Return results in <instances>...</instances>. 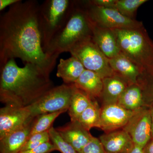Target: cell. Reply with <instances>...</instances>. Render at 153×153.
<instances>
[{"mask_svg":"<svg viewBox=\"0 0 153 153\" xmlns=\"http://www.w3.org/2000/svg\"><path fill=\"white\" fill-rule=\"evenodd\" d=\"M39 6L28 0L10 6L0 19V67L11 59L36 64L50 74L58 55L43 51L38 24Z\"/></svg>","mask_w":153,"mask_h":153,"instance_id":"obj_1","label":"cell"},{"mask_svg":"<svg viewBox=\"0 0 153 153\" xmlns=\"http://www.w3.org/2000/svg\"><path fill=\"white\" fill-rule=\"evenodd\" d=\"M0 68V100L6 105L30 106L54 87L50 74L36 64L21 68L11 59Z\"/></svg>","mask_w":153,"mask_h":153,"instance_id":"obj_2","label":"cell"},{"mask_svg":"<svg viewBox=\"0 0 153 153\" xmlns=\"http://www.w3.org/2000/svg\"><path fill=\"white\" fill-rule=\"evenodd\" d=\"M113 30L121 53L143 71H153V41L143 25L139 27Z\"/></svg>","mask_w":153,"mask_h":153,"instance_id":"obj_3","label":"cell"},{"mask_svg":"<svg viewBox=\"0 0 153 153\" xmlns=\"http://www.w3.org/2000/svg\"><path fill=\"white\" fill-rule=\"evenodd\" d=\"M92 36L91 22L81 1H76L75 8L65 27L52 38L44 52L59 55L69 52L79 41Z\"/></svg>","mask_w":153,"mask_h":153,"instance_id":"obj_4","label":"cell"},{"mask_svg":"<svg viewBox=\"0 0 153 153\" xmlns=\"http://www.w3.org/2000/svg\"><path fill=\"white\" fill-rule=\"evenodd\" d=\"M75 5L76 1L47 0L39 6L38 27L44 52L52 38L65 27Z\"/></svg>","mask_w":153,"mask_h":153,"instance_id":"obj_5","label":"cell"},{"mask_svg":"<svg viewBox=\"0 0 153 153\" xmlns=\"http://www.w3.org/2000/svg\"><path fill=\"white\" fill-rule=\"evenodd\" d=\"M69 52L82 63L85 69L95 72L102 79L115 75L108 59L97 47L92 37L79 41Z\"/></svg>","mask_w":153,"mask_h":153,"instance_id":"obj_6","label":"cell"},{"mask_svg":"<svg viewBox=\"0 0 153 153\" xmlns=\"http://www.w3.org/2000/svg\"><path fill=\"white\" fill-rule=\"evenodd\" d=\"M74 88V83H63L52 88L31 105L32 117L68 111Z\"/></svg>","mask_w":153,"mask_h":153,"instance_id":"obj_7","label":"cell"},{"mask_svg":"<svg viewBox=\"0 0 153 153\" xmlns=\"http://www.w3.org/2000/svg\"><path fill=\"white\" fill-rule=\"evenodd\" d=\"M91 22L100 27L111 30L139 27L143 26L141 22L129 19L117 10L91 4L88 1H81Z\"/></svg>","mask_w":153,"mask_h":153,"instance_id":"obj_8","label":"cell"},{"mask_svg":"<svg viewBox=\"0 0 153 153\" xmlns=\"http://www.w3.org/2000/svg\"><path fill=\"white\" fill-rule=\"evenodd\" d=\"M123 129L130 136L134 145L144 148L152 139L150 107L137 111Z\"/></svg>","mask_w":153,"mask_h":153,"instance_id":"obj_9","label":"cell"},{"mask_svg":"<svg viewBox=\"0 0 153 153\" xmlns=\"http://www.w3.org/2000/svg\"><path fill=\"white\" fill-rule=\"evenodd\" d=\"M31 105L19 107L6 105L0 109V140L15 131L33 118Z\"/></svg>","mask_w":153,"mask_h":153,"instance_id":"obj_10","label":"cell"},{"mask_svg":"<svg viewBox=\"0 0 153 153\" xmlns=\"http://www.w3.org/2000/svg\"><path fill=\"white\" fill-rule=\"evenodd\" d=\"M137 111L128 110L117 103L102 105L99 128L105 133L123 128Z\"/></svg>","mask_w":153,"mask_h":153,"instance_id":"obj_11","label":"cell"},{"mask_svg":"<svg viewBox=\"0 0 153 153\" xmlns=\"http://www.w3.org/2000/svg\"><path fill=\"white\" fill-rule=\"evenodd\" d=\"M55 129L62 138L77 153L82 149L93 137L89 131L83 128L77 121H70Z\"/></svg>","mask_w":153,"mask_h":153,"instance_id":"obj_12","label":"cell"},{"mask_svg":"<svg viewBox=\"0 0 153 153\" xmlns=\"http://www.w3.org/2000/svg\"><path fill=\"white\" fill-rule=\"evenodd\" d=\"M91 22L92 39L105 57L110 59L119 55L120 53V49L113 30L100 27Z\"/></svg>","mask_w":153,"mask_h":153,"instance_id":"obj_13","label":"cell"},{"mask_svg":"<svg viewBox=\"0 0 153 153\" xmlns=\"http://www.w3.org/2000/svg\"><path fill=\"white\" fill-rule=\"evenodd\" d=\"M107 153H127L134 144L123 129L105 133L99 138Z\"/></svg>","mask_w":153,"mask_h":153,"instance_id":"obj_14","label":"cell"},{"mask_svg":"<svg viewBox=\"0 0 153 153\" xmlns=\"http://www.w3.org/2000/svg\"><path fill=\"white\" fill-rule=\"evenodd\" d=\"M114 74L126 80L130 85L137 84L143 70L132 60L122 53L108 59Z\"/></svg>","mask_w":153,"mask_h":153,"instance_id":"obj_15","label":"cell"},{"mask_svg":"<svg viewBox=\"0 0 153 153\" xmlns=\"http://www.w3.org/2000/svg\"><path fill=\"white\" fill-rule=\"evenodd\" d=\"M35 117L25 125L0 140V153H19L31 134Z\"/></svg>","mask_w":153,"mask_h":153,"instance_id":"obj_16","label":"cell"},{"mask_svg":"<svg viewBox=\"0 0 153 153\" xmlns=\"http://www.w3.org/2000/svg\"><path fill=\"white\" fill-rule=\"evenodd\" d=\"M129 84L117 75L103 79V88L100 99L102 105L117 103L121 96Z\"/></svg>","mask_w":153,"mask_h":153,"instance_id":"obj_17","label":"cell"},{"mask_svg":"<svg viewBox=\"0 0 153 153\" xmlns=\"http://www.w3.org/2000/svg\"><path fill=\"white\" fill-rule=\"evenodd\" d=\"M74 84L76 88L84 91L91 98L100 99L103 79L95 72L85 69Z\"/></svg>","mask_w":153,"mask_h":153,"instance_id":"obj_18","label":"cell"},{"mask_svg":"<svg viewBox=\"0 0 153 153\" xmlns=\"http://www.w3.org/2000/svg\"><path fill=\"white\" fill-rule=\"evenodd\" d=\"M85 69L77 58L71 56L68 59H60L56 75L62 79L64 83L72 84L79 78Z\"/></svg>","mask_w":153,"mask_h":153,"instance_id":"obj_19","label":"cell"},{"mask_svg":"<svg viewBox=\"0 0 153 153\" xmlns=\"http://www.w3.org/2000/svg\"><path fill=\"white\" fill-rule=\"evenodd\" d=\"M117 103L131 111H136L146 106L142 90L137 84L129 85L120 97Z\"/></svg>","mask_w":153,"mask_h":153,"instance_id":"obj_20","label":"cell"},{"mask_svg":"<svg viewBox=\"0 0 153 153\" xmlns=\"http://www.w3.org/2000/svg\"><path fill=\"white\" fill-rule=\"evenodd\" d=\"M94 99L84 91L75 87L68 110L70 121H77Z\"/></svg>","mask_w":153,"mask_h":153,"instance_id":"obj_21","label":"cell"},{"mask_svg":"<svg viewBox=\"0 0 153 153\" xmlns=\"http://www.w3.org/2000/svg\"><path fill=\"white\" fill-rule=\"evenodd\" d=\"M101 108L94 99L89 106L81 114L77 121L83 128L90 131L92 128H99Z\"/></svg>","mask_w":153,"mask_h":153,"instance_id":"obj_22","label":"cell"},{"mask_svg":"<svg viewBox=\"0 0 153 153\" xmlns=\"http://www.w3.org/2000/svg\"><path fill=\"white\" fill-rule=\"evenodd\" d=\"M66 112L65 111L45 114L36 117L33 122L30 136L34 134L48 131L51 128L55 120L60 114Z\"/></svg>","mask_w":153,"mask_h":153,"instance_id":"obj_23","label":"cell"},{"mask_svg":"<svg viewBox=\"0 0 153 153\" xmlns=\"http://www.w3.org/2000/svg\"><path fill=\"white\" fill-rule=\"evenodd\" d=\"M137 84L142 90L145 105L151 107L153 104V71H143Z\"/></svg>","mask_w":153,"mask_h":153,"instance_id":"obj_24","label":"cell"},{"mask_svg":"<svg viewBox=\"0 0 153 153\" xmlns=\"http://www.w3.org/2000/svg\"><path fill=\"white\" fill-rule=\"evenodd\" d=\"M147 0H116L115 9L127 18L135 20L138 9Z\"/></svg>","mask_w":153,"mask_h":153,"instance_id":"obj_25","label":"cell"},{"mask_svg":"<svg viewBox=\"0 0 153 153\" xmlns=\"http://www.w3.org/2000/svg\"><path fill=\"white\" fill-rule=\"evenodd\" d=\"M49 132L50 139L56 146L57 151L61 153H77L74 148L62 138L55 128L52 127Z\"/></svg>","mask_w":153,"mask_h":153,"instance_id":"obj_26","label":"cell"},{"mask_svg":"<svg viewBox=\"0 0 153 153\" xmlns=\"http://www.w3.org/2000/svg\"><path fill=\"white\" fill-rule=\"evenodd\" d=\"M50 141L49 131L41 133L34 134L29 137L21 152L38 147L44 143Z\"/></svg>","mask_w":153,"mask_h":153,"instance_id":"obj_27","label":"cell"},{"mask_svg":"<svg viewBox=\"0 0 153 153\" xmlns=\"http://www.w3.org/2000/svg\"><path fill=\"white\" fill-rule=\"evenodd\" d=\"M77 153H107L99 138L92 137L89 142Z\"/></svg>","mask_w":153,"mask_h":153,"instance_id":"obj_28","label":"cell"},{"mask_svg":"<svg viewBox=\"0 0 153 153\" xmlns=\"http://www.w3.org/2000/svg\"><path fill=\"white\" fill-rule=\"evenodd\" d=\"M55 151H57V149L51 140L48 142L44 143L38 147L23 151L19 153H50Z\"/></svg>","mask_w":153,"mask_h":153,"instance_id":"obj_29","label":"cell"},{"mask_svg":"<svg viewBox=\"0 0 153 153\" xmlns=\"http://www.w3.org/2000/svg\"><path fill=\"white\" fill-rule=\"evenodd\" d=\"M88 1L93 5L115 9L116 0H89Z\"/></svg>","mask_w":153,"mask_h":153,"instance_id":"obj_30","label":"cell"},{"mask_svg":"<svg viewBox=\"0 0 153 153\" xmlns=\"http://www.w3.org/2000/svg\"><path fill=\"white\" fill-rule=\"evenodd\" d=\"M20 1V0H0V10H3L8 6H11Z\"/></svg>","mask_w":153,"mask_h":153,"instance_id":"obj_31","label":"cell"},{"mask_svg":"<svg viewBox=\"0 0 153 153\" xmlns=\"http://www.w3.org/2000/svg\"><path fill=\"white\" fill-rule=\"evenodd\" d=\"M143 153H153V139L151 140L143 148Z\"/></svg>","mask_w":153,"mask_h":153,"instance_id":"obj_32","label":"cell"},{"mask_svg":"<svg viewBox=\"0 0 153 153\" xmlns=\"http://www.w3.org/2000/svg\"><path fill=\"white\" fill-rule=\"evenodd\" d=\"M127 153H143V148L134 145L132 149Z\"/></svg>","mask_w":153,"mask_h":153,"instance_id":"obj_33","label":"cell"},{"mask_svg":"<svg viewBox=\"0 0 153 153\" xmlns=\"http://www.w3.org/2000/svg\"><path fill=\"white\" fill-rule=\"evenodd\" d=\"M151 120H152V139H153V104L150 107Z\"/></svg>","mask_w":153,"mask_h":153,"instance_id":"obj_34","label":"cell"}]
</instances>
